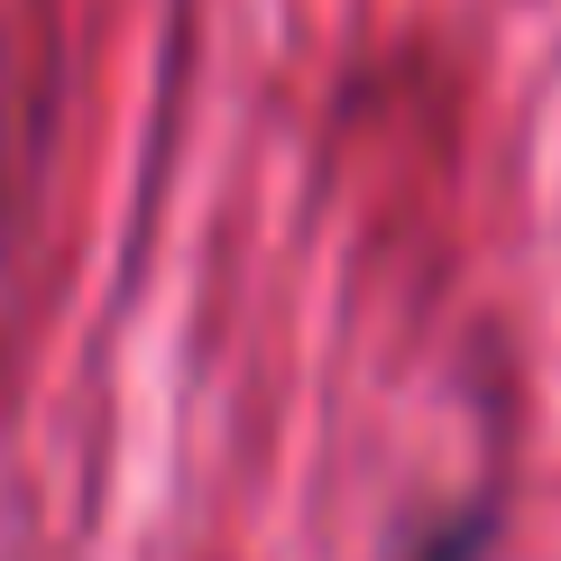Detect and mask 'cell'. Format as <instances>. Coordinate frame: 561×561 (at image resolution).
Returning a JSON list of instances; mask_svg holds the SVG:
<instances>
[{"label":"cell","instance_id":"1","mask_svg":"<svg viewBox=\"0 0 561 561\" xmlns=\"http://www.w3.org/2000/svg\"><path fill=\"white\" fill-rule=\"evenodd\" d=\"M424 561H479V525H451V534H442V543H433Z\"/></svg>","mask_w":561,"mask_h":561}]
</instances>
